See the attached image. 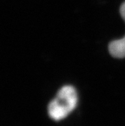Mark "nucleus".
Listing matches in <instances>:
<instances>
[{"label":"nucleus","instance_id":"obj_1","mask_svg":"<svg viewBox=\"0 0 125 126\" xmlns=\"http://www.w3.org/2000/svg\"><path fill=\"white\" fill-rule=\"evenodd\" d=\"M77 104L76 90L72 86L65 85L60 89L56 97L50 102L48 114L55 121L62 120L76 107Z\"/></svg>","mask_w":125,"mask_h":126},{"label":"nucleus","instance_id":"obj_2","mask_svg":"<svg viewBox=\"0 0 125 126\" xmlns=\"http://www.w3.org/2000/svg\"><path fill=\"white\" fill-rule=\"evenodd\" d=\"M120 13L125 21V2L121 6ZM109 50L111 55L115 58H125V36L120 39L111 42L109 45Z\"/></svg>","mask_w":125,"mask_h":126}]
</instances>
